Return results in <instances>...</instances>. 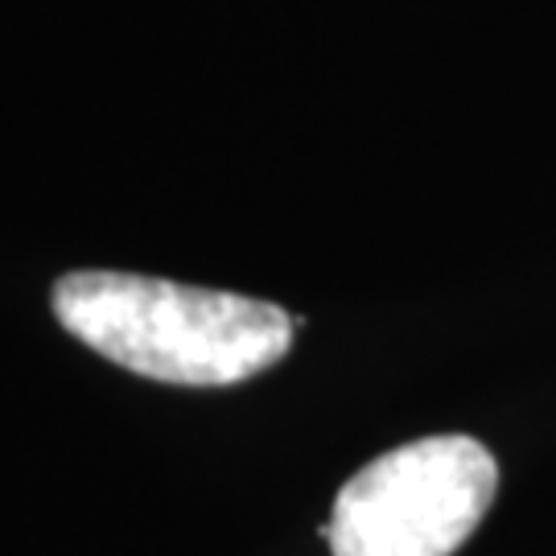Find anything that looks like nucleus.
I'll list each match as a JSON object with an SVG mask.
<instances>
[{
    "label": "nucleus",
    "mask_w": 556,
    "mask_h": 556,
    "mask_svg": "<svg viewBox=\"0 0 556 556\" xmlns=\"http://www.w3.org/2000/svg\"><path fill=\"white\" fill-rule=\"evenodd\" d=\"M71 334L124 371L181 388H227L273 367L298 321L280 305L137 273H71L54 285Z\"/></svg>",
    "instance_id": "1"
},
{
    "label": "nucleus",
    "mask_w": 556,
    "mask_h": 556,
    "mask_svg": "<svg viewBox=\"0 0 556 556\" xmlns=\"http://www.w3.org/2000/svg\"><path fill=\"white\" fill-rule=\"evenodd\" d=\"M498 491L495 454L466 433L396 445L346 478L321 536L334 556H454Z\"/></svg>",
    "instance_id": "2"
}]
</instances>
